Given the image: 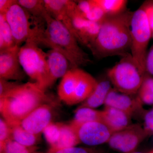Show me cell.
Here are the masks:
<instances>
[{"mask_svg": "<svg viewBox=\"0 0 153 153\" xmlns=\"http://www.w3.org/2000/svg\"><path fill=\"white\" fill-rule=\"evenodd\" d=\"M94 1V5L85 18L88 21L101 23L107 16L102 9Z\"/></svg>", "mask_w": 153, "mask_h": 153, "instance_id": "obj_29", "label": "cell"}, {"mask_svg": "<svg viewBox=\"0 0 153 153\" xmlns=\"http://www.w3.org/2000/svg\"><path fill=\"white\" fill-rule=\"evenodd\" d=\"M131 52L134 62L143 74L146 72L147 48L152 37V31L142 5L134 12L131 25Z\"/></svg>", "mask_w": 153, "mask_h": 153, "instance_id": "obj_5", "label": "cell"}, {"mask_svg": "<svg viewBox=\"0 0 153 153\" xmlns=\"http://www.w3.org/2000/svg\"><path fill=\"white\" fill-rule=\"evenodd\" d=\"M148 153H153V150H152L150 151V152Z\"/></svg>", "mask_w": 153, "mask_h": 153, "instance_id": "obj_39", "label": "cell"}, {"mask_svg": "<svg viewBox=\"0 0 153 153\" xmlns=\"http://www.w3.org/2000/svg\"><path fill=\"white\" fill-rule=\"evenodd\" d=\"M47 103L54 102L46 91L36 82H28L0 98V112L9 125H19L34 110Z\"/></svg>", "mask_w": 153, "mask_h": 153, "instance_id": "obj_3", "label": "cell"}, {"mask_svg": "<svg viewBox=\"0 0 153 153\" xmlns=\"http://www.w3.org/2000/svg\"><path fill=\"white\" fill-rule=\"evenodd\" d=\"M47 153H103L99 149L94 147H73L65 149L50 148Z\"/></svg>", "mask_w": 153, "mask_h": 153, "instance_id": "obj_28", "label": "cell"}, {"mask_svg": "<svg viewBox=\"0 0 153 153\" xmlns=\"http://www.w3.org/2000/svg\"><path fill=\"white\" fill-rule=\"evenodd\" d=\"M102 111V122L113 133L123 130L132 124V118L120 110L110 107H105Z\"/></svg>", "mask_w": 153, "mask_h": 153, "instance_id": "obj_15", "label": "cell"}, {"mask_svg": "<svg viewBox=\"0 0 153 153\" xmlns=\"http://www.w3.org/2000/svg\"><path fill=\"white\" fill-rule=\"evenodd\" d=\"M53 103L42 105L34 110L21 121L19 125L33 134L41 135L52 122Z\"/></svg>", "mask_w": 153, "mask_h": 153, "instance_id": "obj_11", "label": "cell"}, {"mask_svg": "<svg viewBox=\"0 0 153 153\" xmlns=\"http://www.w3.org/2000/svg\"><path fill=\"white\" fill-rule=\"evenodd\" d=\"M19 46L0 51V78L20 81L25 79L26 73L19 61Z\"/></svg>", "mask_w": 153, "mask_h": 153, "instance_id": "obj_10", "label": "cell"}, {"mask_svg": "<svg viewBox=\"0 0 153 153\" xmlns=\"http://www.w3.org/2000/svg\"><path fill=\"white\" fill-rule=\"evenodd\" d=\"M44 2L48 13L62 23L75 37L72 21L68 13V0H44Z\"/></svg>", "mask_w": 153, "mask_h": 153, "instance_id": "obj_16", "label": "cell"}, {"mask_svg": "<svg viewBox=\"0 0 153 153\" xmlns=\"http://www.w3.org/2000/svg\"><path fill=\"white\" fill-rule=\"evenodd\" d=\"M62 123L52 122L43 132L44 137L50 148L54 147L59 139Z\"/></svg>", "mask_w": 153, "mask_h": 153, "instance_id": "obj_27", "label": "cell"}, {"mask_svg": "<svg viewBox=\"0 0 153 153\" xmlns=\"http://www.w3.org/2000/svg\"><path fill=\"white\" fill-rule=\"evenodd\" d=\"M97 79L91 74L81 69L73 99V105L82 103L95 90Z\"/></svg>", "mask_w": 153, "mask_h": 153, "instance_id": "obj_17", "label": "cell"}, {"mask_svg": "<svg viewBox=\"0 0 153 153\" xmlns=\"http://www.w3.org/2000/svg\"><path fill=\"white\" fill-rule=\"evenodd\" d=\"M152 37L153 38V32H152Z\"/></svg>", "mask_w": 153, "mask_h": 153, "instance_id": "obj_40", "label": "cell"}, {"mask_svg": "<svg viewBox=\"0 0 153 153\" xmlns=\"http://www.w3.org/2000/svg\"><path fill=\"white\" fill-rule=\"evenodd\" d=\"M21 83L19 81L13 82L0 78V98H2Z\"/></svg>", "mask_w": 153, "mask_h": 153, "instance_id": "obj_31", "label": "cell"}, {"mask_svg": "<svg viewBox=\"0 0 153 153\" xmlns=\"http://www.w3.org/2000/svg\"><path fill=\"white\" fill-rule=\"evenodd\" d=\"M38 149L37 146H25L10 139L0 146V153H32Z\"/></svg>", "mask_w": 153, "mask_h": 153, "instance_id": "obj_26", "label": "cell"}, {"mask_svg": "<svg viewBox=\"0 0 153 153\" xmlns=\"http://www.w3.org/2000/svg\"><path fill=\"white\" fill-rule=\"evenodd\" d=\"M81 69H70L61 78L57 88L59 99L68 105H73L74 92L79 80Z\"/></svg>", "mask_w": 153, "mask_h": 153, "instance_id": "obj_14", "label": "cell"}, {"mask_svg": "<svg viewBox=\"0 0 153 153\" xmlns=\"http://www.w3.org/2000/svg\"><path fill=\"white\" fill-rule=\"evenodd\" d=\"M18 3L25 9L33 18L39 21H45L44 16L47 11L44 1L18 0Z\"/></svg>", "mask_w": 153, "mask_h": 153, "instance_id": "obj_23", "label": "cell"}, {"mask_svg": "<svg viewBox=\"0 0 153 153\" xmlns=\"http://www.w3.org/2000/svg\"><path fill=\"white\" fill-rule=\"evenodd\" d=\"M11 128L10 139L26 147H33L39 143L40 135L30 133L19 125L12 126Z\"/></svg>", "mask_w": 153, "mask_h": 153, "instance_id": "obj_21", "label": "cell"}, {"mask_svg": "<svg viewBox=\"0 0 153 153\" xmlns=\"http://www.w3.org/2000/svg\"><path fill=\"white\" fill-rule=\"evenodd\" d=\"M74 127L80 143L90 146L107 143L114 133L102 122L87 123Z\"/></svg>", "mask_w": 153, "mask_h": 153, "instance_id": "obj_9", "label": "cell"}, {"mask_svg": "<svg viewBox=\"0 0 153 153\" xmlns=\"http://www.w3.org/2000/svg\"><path fill=\"white\" fill-rule=\"evenodd\" d=\"M15 0H0V14L5 15L11 7L17 2Z\"/></svg>", "mask_w": 153, "mask_h": 153, "instance_id": "obj_36", "label": "cell"}, {"mask_svg": "<svg viewBox=\"0 0 153 153\" xmlns=\"http://www.w3.org/2000/svg\"><path fill=\"white\" fill-rule=\"evenodd\" d=\"M149 136L143 126L132 124L126 128L114 133L108 141L112 149L121 153H131Z\"/></svg>", "mask_w": 153, "mask_h": 153, "instance_id": "obj_7", "label": "cell"}, {"mask_svg": "<svg viewBox=\"0 0 153 153\" xmlns=\"http://www.w3.org/2000/svg\"><path fill=\"white\" fill-rule=\"evenodd\" d=\"M75 1L78 10L84 18L90 12L94 5V0H80Z\"/></svg>", "mask_w": 153, "mask_h": 153, "instance_id": "obj_32", "label": "cell"}, {"mask_svg": "<svg viewBox=\"0 0 153 153\" xmlns=\"http://www.w3.org/2000/svg\"><path fill=\"white\" fill-rule=\"evenodd\" d=\"M142 6L147 16L152 32H153V1L145 3Z\"/></svg>", "mask_w": 153, "mask_h": 153, "instance_id": "obj_34", "label": "cell"}, {"mask_svg": "<svg viewBox=\"0 0 153 153\" xmlns=\"http://www.w3.org/2000/svg\"><path fill=\"white\" fill-rule=\"evenodd\" d=\"M105 107H110L120 110L132 118L143 111V104L137 95L121 93L114 88L108 93Z\"/></svg>", "mask_w": 153, "mask_h": 153, "instance_id": "obj_12", "label": "cell"}, {"mask_svg": "<svg viewBox=\"0 0 153 153\" xmlns=\"http://www.w3.org/2000/svg\"><path fill=\"white\" fill-rule=\"evenodd\" d=\"M80 143L75 128L69 124L62 123L59 139L53 148L65 149L76 146Z\"/></svg>", "mask_w": 153, "mask_h": 153, "instance_id": "obj_20", "label": "cell"}, {"mask_svg": "<svg viewBox=\"0 0 153 153\" xmlns=\"http://www.w3.org/2000/svg\"><path fill=\"white\" fill-rule=\"evenodd\" d=\"M143 105H153V76L146 72L136 94Z\"/></svg>", "mask_w": 153, "mask_h": 153, "instance_id": "obj_22", "label": "cell"}, {"mask_svg": "<svg viewBox=\"0 0 153 153\" xmlns=\"http://www.w3.org/2000/svg\"><path fill=\"white\" fill-rule=\"evenodd\" d=\"M102 122V111L79 105L74 111V118L70 123L74 127L92 122Z\"/></svg>", "mask_w": 153, "mask_h": 153, "instance_id": "obj_19", "label": "cell"}, {"mask_svg": "<svg viewBox=\"0 0 153 153\" xmlns=\"http://www.w3.org/2000/svg\"><path fill=\"white\" fill-rule=\"evenodd\" d=\"M32 153H42L41 152H37V151H36V152H34Z\"/></svg>", "mask_w": 153, "mask_h": 153, "instance_id": "obj_38", "label": "cell"}, {"mask_svg": "<svg viewBox=\"0 0 153 153\" xmlns=\"http://www.w3.org/2000/svg\"><path fill=\"white\" fill-rule=\"evenodd\" d=\"M46 27L36 35L34 41L62 53L67 58L71 68H79L92 63L89 56L79 45L74 35L61 22L48 12L44 16Z\"/></svg>", "mask_w": 153, "mask_h": 153, "instance_id": "obj_2", "label": "cell"}, {"mask_svg": "<svg viewBox=\"0 0 153 153\" xmlns=\"http://www.w3.org/2000/svg\"><path fill=\"white\" fill-rule=\"evenodd\" d=\"M97 84L91 95L81 103V106L95 108L105 105L107 97L111 90L112 84L107 78L97 80Z\"/></svg>", "mask_w": 153, "mask_h": 153, "instance_id": "obj_18", "label": "cell"}, {"mask_svg": "<svg viewBox=\"0 0 153 153\" xmlns=\"http://www.w3.org/2000/svg\"><path fill=\"white\" fill-rule=\"evenodd\" d=\"M107 16L118 15L126 10L128 1L126 0H95Z\"/></svg>", "mask_w": 153, "mask_h": 153, "instance_id": "obj_25", "label": "cell"}, {"mask_svg": "<svg viewBox=\"0 0 153 153\" xmlns=\"http://www.w3.org/2000/svg\"><path fill=\"white\" fill-rule=\"evenodd\" d=\"M47 53L48 70L47 88H49L72 68L67 58L57 50L51 49Z\"/></svg>", "mask_w": 153, "mask_h": 153, "instance_id": "obj_13", "label": "cell"}, {"mask_svg": "<svg viewBox=\"0 0 153 153\" xmlns=\"http://www.w3.org/2000/svg\"><path fill=\"white\" fill-rule=\"evenodd\" d=\"M143 127L149 136L153 134V109L145 114Z\"/></svg>", "mask_w": 153, "mask_h": 153, "instance_id": "obj_33", "label": "cell"}, {"mask_svg": "<svg viewBox=\"0 0 153 153\" xmlns=\"http://www.w3.org/2000/svg\"><path fill=\"white\" fill-rule=\"evenodd\" d=\"M11 126L3 117L0 118V146L10 139Z\"/></svg>", "mask_w": 153, "mask_h": 153, "instance_id": "obj_30", "label": "cell"}, {"mask_svg": "<svg viewBox=\"0 0 153 153\" xmlns=\"http://www.w3.org/2000/svg\"><path fill=\"white\" fill-rule=\"evenodd\" d=\"M144 75L140 72L131 53L122 57L107 72V76L114 88L121 93L132 95L137 93Z\"/></svg>", "mask_w": 153, "mask_h": 153, "instance_id": "obj_6", "label": "cell"}, {"mask_svg": "<svg viewBox=\"0 0 153 153\" xmlns=\"http://www.w3.org/2000/svg\"><path fill=\"white\" fill-rule=\"evenodd\" d=\"M16 46L13 33L4 15L0 14V51Z\"/></svg>", "mask_w": 153, "mask_h": 153, "instance_id": "obj_24", "label": "cell"}, {"mask_svg": "<svg viewBox=\"0 0 153 153\" xmlns=\"http://www.w3.org/2000/svg\"><path fill=\"white\" fill-rule=\"evenodd\" d=\"M146 72L153 76V45L148 52L146 59Z\"/></svg>", "mask_w": 153, "mask_h": 153, "instance_id": "obj_35", "label": "cell"}, {"mask_svg": "<svg viewBox=\"0 0 153 153\" xmlns=\"http://www.w3.org/2000/svg\"><path fill=\"white\" fill-rule=\"evenodd\" d=\"M19 61L25 73L33 82L45 91L48 88L47 53L32 40H27L20 47Z\"/></svg>", "mask_w": 153, "mask_h": 153, "instance_id": "obj_4", "label": "cell"}, {"mask_svg": "<svg viewBox=\"0 0 153 153\" xmlns=\"http://www.w3.org/2000/svg\"><path fill=\"white\" fill-rule=\"evenodd\" d=\"M134 12L126 10L114 16H107L102 22L95 42L90 49L98 59L129 54L131 47V25Z\"/></svg>", "mask_w": 153, "mask_h": 153, "instance_id": "obj_1", "label": "cell"}, {"mask_svg": "<svg viewBox=\"0 0 153 153\" xmlns=\"http://www.w3.org/2000/svg\"><path fill=\"white\" fill-rule=\"evenodd\" d=\"M131 153H143L142 152H133Z\"/></svg>", "mask_w": 153, "mask_h": 153, "instance_id": "obj_37", "label": "cell"}, {"mask_svg": "<svg viewBox=\"0 0 153 153\" xmlns=\"http://www.w3.org/2000/svg\"><path fill=\"white\" fill-rule=\"evenodd\" d=\"M5 17L12 31L16 45H21L32 38L34 27L30 22L32 16L17 2L7 12Z\"/></svg>", "mask_w": 153, "mask_h": 153, "instance_id": "obj_8", "label": "cell"}]
</instances>
